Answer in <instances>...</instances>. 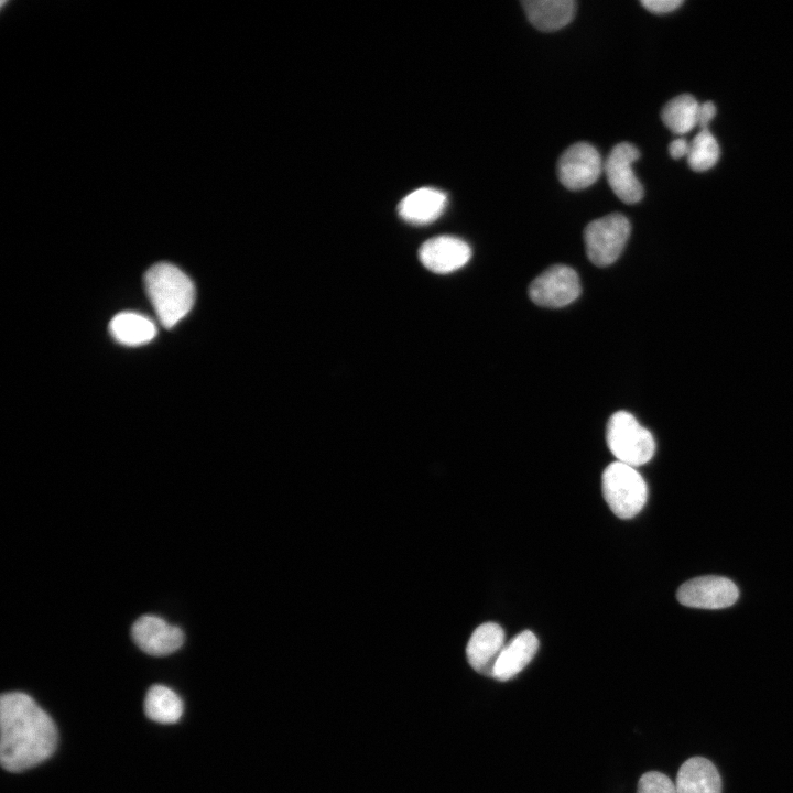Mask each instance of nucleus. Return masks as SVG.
Segmentation results:
<instances>
[{
  "mask_svg": "<svg viewBox=\"0 0 793 793\" xmlns=\"http://www.w3.org/2000/svg\"><path fill=\"white\" fill-rule=\"evenodd\" d=\"M715 115L716 107L711 101H706L699 105L697 113V126H699L702 130L707 129L708 123L713 120Z\"/></svg>",
  "mask_w": 793,
  "mask_h": 793,
  "instance_id": "obj_23",
  "label": "nucleus"
},
{
  "mask_svg": "<svg viewBox=\"0 0 793 793\" xmlns=\"http://www.w3.org/2000/svg\"><path fill=\"white\" fill-rule=\"evenodd\" d=\"M604 498L620 519L637 515L644 507L648 487L634 467L615 461L606 467L601 477Z\"/></svg>",
  "mask_w": 793,
  "mask_h": 793,
  "instance_id": "obj_4",
  "label": "nucleus"
},
{
  "mask_svg": "<svg viewBox=\"0 0 793 793\" xmlns=\"http://www.w3.org/2000/svg\"><path fill=\"white\" fill-rule=\"evenodd\" d=\"M471 257L469 245L454 236L426 240L419 250L422 264L435 273H450L463 268Z\"/></svg>",
  "mask_w": 793,
  "mask_h": 793,
  "instance_id": "obj_11",
  "label": "nucleus"
},
{
  "mask_svg": "<svg viewBox=\"0 0 793 793\" xmlns=\"http://www.w3.org/2000/svg\"><path fill=\"white\" fill-rule=\"evenodd\" d=\"M719 145L708 129L702 130L689 144L687 162L692 170L704 172L711 169L719 159Z\"/></svg>",
  "mask_w": 793,
  "mask_h": 793,
  "instance_id": "obj_20",
  "label": "nucleus"
},
{
  "mask_svg": "<svg viewBox=\"0 0 793 793\" xmlns=\"http://www.w3.org/2000/svg\"><path fill=\"white\" fill-rule=\"evenodd\" d=\"M683 3L682 0H642L641 4L650 12L656 14L674 11Z\"/></svg>",
  "mask_w": 793,
  "mask_h": 793,
  "instance_id": "obj_22",
  "label": "nucleus"
},
{
  "mask_svg": "<svg viewBox=\"0 0 793 793\" xmlns=\"http://www.w3.org/2000/svg\"><path fill=\"white\" fill-rule=\"evenodd\" d=\"M529 294L540 306L563 307L579 296V278L567 265H553L532 281Z\"/></svg>",
  "mask_w": 793,
  "mask_h": 793,
  "instance_id": "obj_6",
  "label": "nucleus"
},
{
  "mask_svg": "<svg viewBox=\"0 0 793 793\" xmlns=\"http://www.w3.org/2000/svg\"><path fill=\"white\" fill-rule=\"evenodd\" d=\"M131 636L143 652L154 656L171 654L184 643L181 628L154 615L138 618L131 628Z\"/></svg>",
  "mask_w": 793,
  "mask_h": 793,
  "instance_id": "obj_10",
  "label": "nucleus"
},
{
  "mask_svg": "<svg viewBox=\"0 0 793 793\" xmlns=\"http://www.w3.org/2000/svg\"><path fill=\"white\" fill-rule=\"evenodd\" d=\"M144 285L154 311L165 328H172L192 308V280L171 263H156L144 274Z\"/></svg>",
  "mask_w": 793,
  "mask_h": 793,
  "instance_id": "obj_2",
  "label": "nucleus"
},
{
  "mask_svg": "<svg viewBox=\"0 0 793 793\" xmlns=\"http://www.w3.org/2000/svg\"><path fill=\"white\" fill-rule=\"evenodd\" d=\"M669 152L673 159L687 156L689 152V144L684 139H676L670 144Z\"/></svg>",
  "mask_w": 793,
  "mask_h": 793,
  "instance_id": "obj_24",
  "label": "nucleus"
},
{
  "mask_svg": "<svg viewBox=\"0 0 793 793\" xmlns=\"http://www.w3.org/2000/svg\"><path fill=\"white\" fill-rule=\"evenodd\" d=\"M638 149L621 142L612 148L604 163L607 181L615 195L626 204H634L643 197V186L632 170L639 159Z\"/></svg>",
  "mask_w": 793,
  "mask_h": 793,
  "instance_id": "obj_7",
  "label": "nucleus"
},
{
  "mask_svg": "<svg viewBox=\"0 0 793 793\" xmlns=\"http://www.w3.org/2000/svg\"><path fill=\"white\" fill-rule=\"evenodd\" d=\"M602 169L600 154L586 142H578L567 148L557 163L561 183L572 191L584 189L593 185Z\"/></svg>",
  "mask_w": 793,
  "mask_h": 793,
  "instance_id": "obj_8",
  "label": "nucleus"
},
{
  "mask_svg": "<svg viewBox=\"0 0 793 793\" xmlns=\"http://www.w3.org/2000/svg\"><path fill=\"white\" fill-rule=\"evenodd\" d=\"M183 710L181 697L170 687L153 685L149 688L144 699V711L151 720L173 724L181 718Z\"/></svg>",
  "mask_w": 793,
  "mask_h": 793,
  "instance_id": "obj_18",
  "label": "nucleus"
},
{
  "mask_svg": "<svg viewBox=\"0 0 793 793\" xmlns=\"http://www.w3.org/2000/svg\"><path fill=\"white\" fill-rule=\"evenodd\" d=\"M675 787L677 793H721V780L708 759L693 757L681 765Z\"/></svg>",
  "mask_w": 793,
  "mask_h": 793,
  "instance_id": "obj_15",
  "label": "nucleus"
},
{
  "mask_svg": "<svg viewBox=\"0 0 793 793\" xmlns=\"http://www.w3.org/2000/svg\"><path fill=\"white\" fill-rule=\"evenodd\" d=\"M739 591L734 582L721 576H702L682 584L677 600L687 607L720 609L731 606Z\"/></svg>",
  "mask_w": 793,
  "mask_h": 793,
  "instance_id": "obj_9",
  "label": "nucleus"
},
{
  "mask_svg": "<svg viewBox=\"0 0 793 793\" xmlns=\"http://www.w3.org/2000/svg\"><path fill=\"white\" fill-rule=\"evenodd\" d=\"M446 204L447 196L444 192L433 187H421L400 202L398 211L405 221L424 225L437 219Z\"/></svg>",
  "mask_w": 793,
  "mask_h": 793,
  "instance_id": "obj_14",
  "label": "nucleus"
},
{
  "mask_svg": "<svg viewBox=\"0 0 793 793\" xmlns=\"http://www.w3.org/2000/svg\"><path fill=\"white\" fill-rule=\"evenodd\" d=\"M699 104L694 96L683 94L671 99L662 109L664 124L676 134H684L697 126Z\"/></svg>",
  "mask_w": 793,
  "mask_h": 793,
  "instance_id": "obj_19",
  "label": "nucleus"
},
{
  "mask_svg": "<svg viewBox=\"0 0 793 793\" xmlns=\"http://www.w3.org/2000/svg\"><path fill=\"white\" fill-rule=\"evenodd\" d=\"M0 762L10 772L33 768L55 751L53 719L29 695L6 693L0 698Z\"/></svg>",
  "mask_w": 793,
  "mask_h": 793,
  "instance_id": "obj_1",
  "label": "nucleus"
},
{
  "mask_svg": "<svg viewBox=\"0 0 793 793\" xmlns=\"http://www.w3.org/2000/svg\"><path fill=\"white\" fill-rule=\"evenodd\" d=\"M606 439L617 461L632 467L647 464L655 452V442L650 431L626 411H618L610 416Z\"/></svg>",
  "mask_w": 793,
  "mask_h": 793,
  "instance_id": "obj_3",
  "label": "nucleus"
},
{
  "mask_svg": "<svg viewBox=\"0 0 793 793\" xmlns=\"http://www.w3.org/2000/svg\"><path fill=\"white\" fill-rule=\"evenodd\" d=\"M109 330L117 341L128 346L149 343L156 335L154 323L133 312H122L116 315L109 324Z\"/></svg>",
  "mask_w": 793,
  "mask_h": 793,
  "instance_id": "obj_17",
  "label": "nucleus"
},
{
  "mask_svg": "<svg viewBox=\"0 0 793 793\" xmlns=\"http://www.w3.org/2000/svg\"><path fill=\"white\" fill-rule=\"evenodd\" d=\"M522 6L531 24L546 32L567 25L576 10L573 0H525Z\"/></svg>",
  "mask_w": 793,
  "mask_h": 793,
  "instance_id": "obj_16",
  "label": "nucleus"
},
{
  "mask_svg": "<svg viewBox=\"0 0 793 793\" xmlns=\"http://www.w3.org/2000/svg\"><path fill=\"white\" fill-rule=\"evenodd\" d=\"M630 222L613 213L589 222L584 230L588 259L597 267L613 263L621 254L630 236Z\"/></svg>",
  "mask_w": 793,
  "mask_h": 793,
  "instance_id": "obj_5",
  "label": "nucleus"
},
{
  "mask_svg": "<svg viewBox=\"0 0 793 793\" xmlns=\"http://www.w3.org/2000/svg\"><path fill=\"white\" fill-rule=\"evenodd\" d=\"M537 648L539 641L532 631L524 630L518 633L503 647L491 676L499 681L512 678L530 663Z\"/></svg>",
  "mask_w": 793,
  "mask_h": 793,
  "instance_id": "obj_13",
  "label": "nucleus"
},
{
  "mask_svg": "<svg viewBox=\"0 0 793 793\" xmlns=\"http://www.w3.org/2000/svg\"><path fill=\"white\" fill-rule=\"evenodd\" d=\"M504 647V631L498 623L485 622L469 638L466 655L470 666L480 674L492 675V670Z\"/></svg>",
  "mask_w": 793,
  "mask_h": 793,
  "instance_id": "obj_12",
  "label": "nucleus"
},
{
  "mask_svg": "<svg viewBox=\"0 0 793 793\" xmlns=\"http://www.w3.org/2000/svg\"><path fill=\"white\" fill-rule=\"evenodd\" d=\"M637 793H677L675 784L665 774L656 771L644 773L638 783Z\"/></svg>",
  "mask_w": 793,
  "mask_h": 793,
  "instance_id": "obj_21",
  "label": "nucleus"
}]
</instances>
